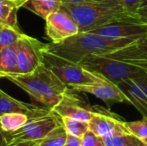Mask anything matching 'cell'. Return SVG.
<instances>
[{
  "instance_id": "cell-16",
  "label": "cell",
  "mask_w": 147,
  "mask_h": 146,
  "mask_svg": "<svg viewBox=\"0 0 147 146\" xmlns=\"http://www.w3.org/2000/svg\"><path fill=\"white\" fill-rule=\"evenodd\" d=\"M19 73L16 43L0 51V77L5 74Z\"/></svg>"
},
{
  "instance_id": "cell-2",
  "label": "cell",
  "mask_w": 147,
  "mask_h": 146,
  "mask_svg": "<svg viewBox=\"0 0 147 146\" xmlns=\"http://www.w3.org/2000/svg\"><path fill=\"white\" fill-rule=\"evenodd\" d=\"M7 78L24 90L33 102L52 109L59 103L70 89L43 64L31 73L5 74Z\"/></svg>"
},
{
  "instance_id": "cell-36",
  "label": "cell",
  "mask_w": 147,
  "mask_h": 146,
  "mask_svg": "<svg viewBox=\"0 0 147 146\" xmlns=\"http://www.w3.org/2000/svg\"><path fill=\"white\" fill-rule=\"evenodd\" d=\"M0 79H1V77H0Z\"/></svg>"
},
{
  "instance_id": "cell-19",
  "label": "cell",
  "mask_w": 147,
  "mask_h": 146,
  "mask_svg": "<svg viewBox=\"0 0 147 146\" xmlns=\"http://www.w3.org/2000/svg\"><path fill=\"white\" fill-rule=\"evenodd\" d=\"M62 126L66 133L71 136L81 139L87 131H89V122L83 121L68 117H61Z\"/></svg>"
},
{
  "instance_id": "cell-10",
  "label": "cell",
  "mask_w": 147,
  "mask_h": 146,
  "mask_svg": "<svg viewBox=\"0 0 147 146\" xmlns=\"http://www.w3.org/2000/svg\"><path fill=\"white\" fill-rule=\"evenodd\" d=\"M69 89L72 91L93 95L96 98L105 102L109 108H110V107L115 103L128 102L127 97L118 87V85L108 80L89 84L74 85L69 87Z\"/></svg>"
},
{
  "instance_id": "cell-21",
  "label": "cell",
  "mask_w": 147,
  "mask_h": 146,
  "mask_svg": "<svg viewBox=\"0 0 147 146\" xmlns=\"http://www.w3.org/2000/svg\"><path fill=\"white\" fill-rule=\"evenodd\" d=\"M102 139L105 146H146L140 139L132 134H123Z\"/></svg>"
},
{
  "instance_id": "cell-13",
  "label": "cell",
  "mask_w": 147,
  "mask_h": 146,
  "mask_svg": "<svg viewBox=\"0 0 147 146\" xmlns=\"http://www.w3.org/2000/svg\"><path fill=\"white\" fill-rule=\"evenodd\" d=\"M50 110L43 106L29 104L16 100L0 89V115L8 113H22L31 118L47 113Z\"/></svg>"
},
{
  "instance_id": "cell-27",
  "label": "cell",
  "mask_w": 147,
  "mask_h": 146,
  "mask_svg": "<svg viewBox=\"0 0 147 146\" xmlns=\"http://www.w3.org/2000/svg\"><path fill=\"white\" fill-rule=\"evenodd\" d=\"M137 16L142 23L147 22V5L142 6L137 12Z\"/></svg>"
},
{
  "instance_id": "cell-8",
  "label": "cell",
  "mask_w": 147,
  "mask_h": 146,
  "mask_svg": "<svg viewBox=\"0 0 147 146\" xmlns=\"http://www.w3.org/2000/svg\"><path fill=\"white\" fill-rule=\"evenodd\" d=\"M93 110V114L89 121V130L102 138H109L123 134H130L120 116L106 110L102 107Z\"/></svg>"
},
{
  "instance_id": "cell-9",
  "label": "cell",
  "mask_w": 147,
  "mask_h": 146,
  "mask_svg": "<svg viewBox=\"0 0 147 146\" xmlns=\"http://www.w3.org/2000/svg\"><path fill=\"white\" fill-rule=\"evenodd\" d=\"M45 21L46 34L53 43H59L79 33L77 22L62 9L48 15Z\"/></svg>"
},
{
  "instance_id": "cell-20",
  "label": "cell",
  "mask_w": 147,
  "mask_h": 146,
  "mask_svg": "<svg viewBox=\"0 0 147 146\" xmlns=\"http://www.w3.org/2000/svg\"><path fill=\"white\" fill-rule=\"evenodd\" d=\"M67 139V133L62 125L53 129L44 139L38 141L37 146H64Z\"/></svg>"
},
{
  "instance_id": "cell-12",
  "label": "cell",
  "mask_w": 147,
  "mask_h": 146,
  "mask_svg": "<svg viewBox=\"0 0 147 146\" xmlns=\"http://www.w3.org/2000/svg\"><path fill=\"white\" fill-rule=\"evenodd\" d=\"M90 33L114 38L139 37L146 35L147 28L142 22H114L95 28Z\"/></svg>"
},
{
  "instance_id": "cell-14",
  "label": "cell",
  "mask_w": 147,
  "mask_h": 146,
  "mask_svg": "<svg viewBox=\"0 0 147 146\" xmlns=\"http://www.w3.org/2000/svg\"><path fill=\"white\" fill-rule=\"evenodd\" d=\"M51 111L60 118L68 117L87 122L90 121L93 114L92 109L86 108L80 105L76 98L69 94V92L65 96L59 103L51 109Z\"/></svg>"
},
{
  "instance_id": "cell-7",
  "label": "cell",
  "mask_w": 147,
  "mask_h": 146,
  "mask_svg": "<svg viewBox=\"0 0 147 146\" xmlns=\"http://www.w3.org/2000/svg\"><path fill=\"white\" fill-rule=\"evenodd\" d=\"M45 44L23 34L16 42L19 73L33 72L42 65V51Z\"/></svg>"
},
{
  "instance_id": "cell-24",
  "label": "cell",
  "mask_w": 147,
  "mask_h": 146,
  "mask_svg": "<svg viewBox=\"0 0 147 146\" xmlns=\"http://www.w3.org/2000/svg\"><path fill=\"white\" fill-rule=\"evenodd\" d=\"M81 146H105L103 139L91 131H87L80 139Z\"/></svg>"
},
{
  "instance_id": "cell-33",
  "label": "cell",
  "mask_w": 147,
  "mask_h": 146,
  "mask_svg": "<svg viewBox=\"0 0 147 146\" xmlns=\"http://www.w3.org/2000/svg\"><path fill=\"white\" fill-rule=\"evenodd\" d=\"M141 141L143 142V144H144L145 145L147 146V138H146V139H142Z\"/></svg>"
},
{
  "instance_id": "cell-25",
  "label": "cell",
  "mask_w": 147,
  "mask_h": 146,
  "mask_svg": "<svg viewBox=\"0 0 147 146\" xmlns=\"http://www.w3.org/2000/svg\"><path fill=\"white\" fill-rule=\"evenodd\" d=\"M119 5L127 12L132 15H136L138 10L143 6L144 0H115Z\"/></svg>"
},
{
  "instance_id": "cell-35",
  "label": "cell",
  "mask_w": 147,
  "mask_h": 146,
  "mask_svg": "<svg viewBox=\"0 0 147 146\" xmlns=\"http://www.w3.org/2000/svg\"><path fill=\"white\" fill-rule=\"evenodd\" d=\"M1 27H3V26H1V25H0V28H1Z\"/></svg>"
},
{
  "instance_id": "cell-18",
  "label": "cell",
  "mask_w": 147,
  "mask_h": 146,
  "mask_svg": "<svg viewBox=\"0 0 147 146\" xmlns=\"http://www.w3.org/2000/svg\"><path fill=\"white\" fill-rule=\"evenodd\" d=\"M28 115L22 113H8L0 115V128L5 133L19 130L28 120Z\"/></svg>"
},
{
  "instance_id": "cell-29",
  "label": "cell",
  "mask_w": 147,
  "mask_h": 146,
  "mask_svg": "<svg viewBox=\"0 0 147 146\" xmlns=\"http://www.w3.org/2000/svg\"><path fill=\"white\" fill-rule=\"evenodd\" d=\"M62 3H95L102 2L105 0H61Z\"/></svg>"
},
{
  "instance_id": "cell-15",
  "label": "cell",
  "mask_w": 147,
  "mask_h": 146,
  "mask_svg": "<svg viewBox=\"0 0 147 146\" xmlns=\"http://www.w3.org/2000/svg\"><path fill=\"white\" fill-rule=\"evenodd\" d=\"M61 5V0H27L22 7L45 20L48 15L60 9Z\"/></svg>"
},
{
  "instance_id": "cell-11",
  "label": "cell",
  "mask_w": 147,
  "mask_h": 146,
  "mask_svg": "<svg viewBox=\"0 0 147 146\" xmlns=\"http://www.w3.org/2000/svg\"><path fill=\"white\" fill-rule=\"evenodd\" d=\"M118 87L128 99V103L147 118V81L140 79H128L119 83Z\"/></svg>"
},
{
  "instance_id": "cell-6",
  "label": "cell",
  "mask_w": 147,
  "mask_h": 146,
  "mask_svg": "<svg viewBox=\"0 0 147 146\" xmlns=\"http://www.w3.org/2000/svg\"><path fill=\"white\" fill-rule=\"evenodd\" d=\"M60 125H62L60 117L51 110L31 117L19 130L6 133L8 145L28 141L38 142Z\"/></svg>"
},
{
  "instance_id": "cell-22",
  "label": "cell",
  "mask_w": 147,
  "mask_h": 146,
  "mask_svg": "<svg viewBox=\"0 0 147 146\" xmlns=\"http://www.w3.org/2000/svg\"><path fill=\"white\" fill-rule=\"evenodd\" d=\"M23 34L22 32H18L12 28L3 26L0 28V51L17 42Z\"/></svg>"
},
{
  "instance_id": "cell-23",
  "label": "cell",
  "mask_w": 147,
  "mask_h": 146,
  "mask_svg": "<svg viewBox=\"0 0 147 146\" xmlns=\"http://www.w3.org/2000/svg\"><path fill=\"white\" fill-rule=\"evenodd\" d=\"M126 127L130 134L142 140L147 138V118L143 117L141 120L125 121Z\"/></svg>"
},
{
  "instance_id": "cell-5",
  "label": "cell",
  "mask_w": 147,
  "mask_h": 146,
  "mask_svg": "<svg viewBox=\"0 0 147 146\" xmlns=\"http://www.w3.org/2000/svg\"><path fill=\"white\" fill-rule=\"evenodd\" d=\"M42 64L68 88L107 80L103 77L87 70L80 64L71 62L49 52L45 49V46L42 51Z\"/></svg>"
},
{
  "instance_id": "cell-3",
  "label": "cell",
  "mask_w": 147,
  "mask_h": 146,
  "mask_svg": "<svg viewBox=\"0 0 147 146\" xmlns=\"http://www.w3.org/2000/svg\"><path fill=\"white\" fill-rule=\"evenodd\" d=\"M61 9L74 19L79 32H90L114 22L141 23L136 15L124 10L115 0L87 3H62Z\"/></svg>"
},
{
  "instance_id": "cell-28",
  "label": "cell",
  "mask_w": 147,
  "mask_h": 146,
  "mask_svg": "<svg viewBox=\"0 0 147 146\" xmlns=\"http://www.w3.org/2000/svg\"><path fill=\"white\" fill-rule=\"evenodd\" d=\"M146 36H144V37L136 44V46H137V48H138L140 51H141L143 53H145V54H146L147 55V42L143 40L144 38H145Z\"/></svg>"
},
{
  "instance_id": "cell-34",
  "label": "cell",
  "mask_w": 147,
  "mask_h": 146,
  "mask_svg": "<svg viewBox=\"0 0 147 146\" xmlns=\"http://www.w3.org/2000/svg\"><path fill=\"white\" fill-rule=\"evenodd\" d=\"M144 5H147V0H144V4H143V6Z\"/></svg>"
},
{
  "instance_id": "cell-30",
  "label": "cell",
  "mask_w": 147,
  "mask_h": 146,
  "mask_svg": "<svg viewBox=\"0 0 147 146\" xmlns=\"http://www.w3.org/2000/svg\"><path fill=\"white\" fill-rule=\"evenodd\" d=\"M38 142H33V141H28V142H21V143H16L12 145H8L7 146H37Z\"/></svg>"
},
{
  "instance_id": "cell-4",
  "label": "cell",
  "mask_w": 147,
  "mask_h": 146,
  "mask_svg": "<svg viewBox=\"0 0 147 146\" xmlns=\"http://www.w3.org/2000/svg\"><path fill=\"white\" fill-rule=\"evenodd\" d=\"M79 64L116 85L128 79L147 81V69L126 60L110 57L109 54L89 57Z\"/></svg>"
},
{
  "instance_id": "cell-32",
  "label": "cell",
  "mask_w": 147,
  "mask_h": 146,
  "mask_svg": "<svg viewBox=\"0 0 147 146\" xmlns=\"http://www.w3.org/2000/svg\"><path fill=\"white\" fill-rule=\"evenodd\" d=\"M10 1H12V2H14V3H16L18 5V7H19V8H21V7H22V3H23L25 1H27V0H10Z\"/></svg>"
},
{
  "instance_id": "cell-17",
  "label": "cell",
  "mask_w": 147,
  "mask_h": 146,
  "mask_svg": "<svg viewBox=\"0 0 147 146\" xmlns=\"http://www.w3.org/2000/svg\"><path fill=\"white\" fill-rule=\"evenodd\" d=\"M19 9L18 5L10 0H0V25L22 32L17 22V11Z\"/></svg>"
},
{
  "instance_id": "cell-1",
  "label": "cell",
  "mask_w": 147,
  "mask_h": 146,
  "mask_svg": "<svg viewBox=\"0 0 147 146\" xmlns=\"http://www.w3.org/2000/svg\"><path fill=\"white\" fill-rule=\"evenodd\" d=\"M144 36L114 38L90 32H79L59 43L45 44V49L59 58L79 64L86 58L109 54L136 44Z\"/></svg>"
},
{
  "instance_id": "cell-26",
  "label": "cell",
  "mask_w": 147,
  "mask_h": 146,
  "mask_svg": "<svg viewBox=\"0 0 147 146\" xmlns=\"http://www.w3.org/2000/svg\"><path fill=\"white\" fill-rule=\"evenodd\" d=\"M64 146H81L80 139L67 134V139Z\"/></svg>"
},
{
  "instance_id": "cell-31",
  "label": "cell",
  "mask_w": 147,
  "mask_h": 146,
  "mask_svg": "<svg viewBox=\"0 0 147 146\" xmlns=\"http://www.w3.org/2000/svg\"><path fill=\"white\" fill-rule=\"evenodd\" d=\"M8 141H7V136L4 132L2 131L0 128V146H7Z\"/></svg>"
}]
</instances>
